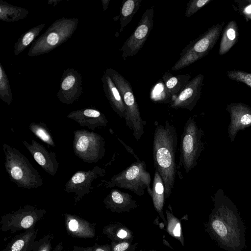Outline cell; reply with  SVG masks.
I'll list each match as a JSON object with an SVG mask.
<instances>
[{
	"label": "cell",
	"instance_id": "ac0fdd59",
	"mask_svg": "<svg viewBox=\"0 0 251 251\" xmlns=\"http://www.w3.org/2000/svg\"><path fill=\"white\" fill-rule=\"evenodd\" d=\"M150 195L152 198L155 208L159 214L162 215V210L165 199V187L160 175L156 170L154 175L151 192Z\"/></svg>",
	"mask_w": 251,
	"mask_h": 251
},
{
	"label": "cell",
	"instance_id": "ba28073f",
	"mask_svg": "<svg viewBox=\"0 0 251 251\" xmlns=\"http://www.w3.org/2000/svg\"><path fill=\"white\" fill-rule=\"evenodd\" d=\"M198 128L191 118L186 121L180 143L179 162L177 171L181 169L188 173L196 163L199 149Z\"/></svg>",
	"mask_w": 251,
	"mask_h": 251
},
{
	"label": "cell",
	"instance_id": "9a60e30c",
	"mask_svg": "<svg viewBox=\"0 0 251 251\" xmlns=\"http://www.w3.org/2000/svg\"><path fill=\"white\" fill-rule=\"evenodd\" d=\"M103 90L113 110L122 119H125L126 108L120 91L109 75L105 73L102 77Z\"/></svg>",
	"mask_w": 251,
	"mask_h": 251
},
{
	"label": "cell",
	"instance_id": "8fae6325",
	"mask_svg": "<svg viewBox=\"0 0 251 251\" xmlns=\"http://www.w3.org/2000/svg\"><path fill=\"white\" fill-rule=\"evenodd\" d=\"M203 80L202 74L190 79L179 93L172 98L171 107L192 110L201 96Z\"/></svg>",
	"mask_w": 251,
	"mask_h": 251
},
{
	"label": "cell",
	"instance_id": "1f68e13d",
	"mask_svg": "<svg viewBox=\"0 0 251 251\" xmlns=\"http://www.w3.org/2000/svg\"><path fill=\"white\" fill-rule=\"evenodd\" d=\"M245 11L249 14L251 13V5L248 7L246 9Z\"/></svg>",
	"mask_w": 251,
	"mask_h": 251
},
{
	"label": "cell",
	"instance_id": "d6a6232c",
	"mask_svg": "<svg viewBox=\"0 0 251 251\" xmlns=\"http://www.w3.org/2000/svg\"><path fill=\"white\" fill-rule=\"evenodd\" d=\"M96 251H105L104 250L101 249V248H98Z\"/></svg>",
	"mask_w": 251,
	"mask_h": 251
},
{
	"label": "cell",
	"instance_id": "7a4b0ae2",
	"mask_svg": "<svg viewBox=\"0 0 251 251\" xmlns=\"http://www.w3.org/2000/svg\"><path fill=\"white\" fill-rule=\"evenodd\" d=\"M206 230L219 247L226 251H243L246 248L244 222L234 209L219 208L213 210Z\"/></svg>",
	"mask_w": 251,
	"mask_h": 251
},
{
	"label": "cell",
	"instance_id": "52a82bcc",
	"mask_svg": "<svg viewBox=\"0 0 251 251\" xmlns=\"http://www.w3.org/2000/svg\"><path fill=\"white\" fill-rule=\"evenodd\" d=\"M73 148L75 154L84 162L95 163L105 155V140L100 135L86 129L73 131Z\"/></svg>",
	"mask_w": 251,
	"mask_h": 251
},
{
	"label": "cell",
	"instance_id": "277c9868",
	"mask_svg": "<svg viewBox=\"0 0 251 251\" xmlns=\"http://www.w3.org/2000/svg\"><path fill=\"white\" fill-rule=\"evenodd\" d=\"M110 76L121 94L126 108L125 120L126 126L133 131V135L139 142L144 133L145 123L130 83L122 75L113 69L105 72Z\"/></svg>",
	"mask_w": 251,
	"mask_h": 251
},
{
	"label": "cell",
	"instance_id": "d4e9b609",
	"mask_svg": "<svg viewBox=\"0 0 251 251\" xmlns=\"http://www.w3.org/2000/svg\"><path fill=\"white\" fill-rule=\"evenodd\" d=\"M37 33L36 30H32L26 32L22 38L20 47L23 49L27 46L33 40Z\"/></svg>",
	"mask_w": 251,
	"mask_h": 251
},
{
	"label": "cell",
	"instance_id": "4dcf8cb0",
	"mask_svg": "<svg viewBox=\"0 0 251 251\" xmlns=\"http://www.w3.org/2000/svg\"><path fill=\"white\" fill-rule=\"evenodd\" d=\"M117 235L121 239H124L127 236V233L126 230L121 229L118 232Z\"/></svg>",
	"mask_w": 251,
	"mask_h": 251
},
{
	"label": "cell",
	"instance_id": "ffe728a7",
	"mask_svg": "<svg viewBox=\"0 0 251 251\" xmlns=\"http://www.w3.org/2000/svg\"><path fill=\"white\" fill-rule=\"evenodd\" d=\"M31 132L37 138L45 143L52 147H55L56 145L46 124L43 122L36 123L32 122L29 126Z\"/></svg>",
	"mask_w": 251,
	"mask_h": 251
},
{
	"label": "cell",
	"instance_id": "7402d4cb",
	"mask_svg": "<svg viewBox=\"0 0 251 251\" xmlns=\"http://www.w3.org/2000/svg\"><path fill=\"white\" fill-rule=\"evenodd\" d=\"M211 0H190L187 4L185 16H192L202 7L206 5Z\"/></svg>",
	"mask_w": 251,
	"mask_h": 251
},
{
	"label": "cell",
	"instance_id": "603a6c76",
	"mask_svg": "<svg viewBox=\"0 0 251 251\" xmlns=\"http://www.w3.org/2000/svg\"><path fill=\"white\" fill-rule=\"evenodd\" d=\"M22 236L14 242L8 251H25L27 246V235Z\"/></svg>",
	"mask_w": 251,
	"mask_h": 251
},
{
	"label": "cell",
	"instance_id": "f1b7e54d",
	"mask_svg": "<svg viewBox=\"0 0 251 251\" xmlns=\"http://www.w3.org/2000/svg\"><path fill=\"white\" fill-rule=\"evenodd\" d=\"M241 123L244 125H248L251 123V115L250 114H245L243 115L241 119Z\"/></svg>",
	"mask_w": 251,
	"mask_h": 251
},
{
	"label": "cell",
	"instance_id": "5bb4252c",
	"mask_svg": "<svg viewBox=\"0 0 251 251\" xmlns=\"http://www.w3.org/2000/svg\"><path fill=\"white\" fill-rule=\"evenodd\" d=\"M103 201L106 207L113 211H128L137 205L131 195L115 188L110 191Z\"/></svg>",
	"mask_w": 251,
	"mask_h": 251
},
{
	"label": "cell",
	"instance_id": "d6986e66",
	"mask_svg": "<svg viewBox=\"0 0 251 251\" xmlns=\"http://www.w3.org/2000/svg\"><path fill=\"white\" fill-rule=\"evenodd\" d=\"M142 0H127L122 4L120 15V31L132 20L133 17L140 8Z\"/></svg>",
	"mask_w": 251,
	"mask_h": 251
},
{
	"label": "cell",
	"instance_id": "4fadbf2b",
	"mask_svg": "<svg viewBox=\"0 0 251 251\" xmlns=\"http://www.w3.org/2000/svg\"><path fill=\"white\" fill-rule=\"evenodd\" d=\"M67 117L82 126H86L93 131L99 127H105L108 121L105 115L95 109L86 108L71 112Z\"/></svg>",
	"mask_w": 251,
	"mask_h": 251
},
{
	"label": "cell",
	"instance_id": "3957f363",
	"mask_svg": "<svg viewBox=\"0 0 251 251\" xmlns=\"http://www.w3.org/2000/svg\"><path fill=\"white\" fill-rule=\"evenodd\" d=\"M4 168L10 180L18 187L30 189L37 188L43 184L39 173L29 160L19 150L3 143Z\"/></svg>",
	"mask_w": 251,
	"mask_h": 251
},
{
	"label": "cell",
	"instance_id": "6da1fadb",
	"mask_svg": "<svg viewBox=\"0 0 251 251\" xmlns=\"http://www.w3.org/2000/svg\"><path fill=\"white\" fill-rule=\"evenodd\" d=\"M177 135L175 126L166 120L164 125L155 127L152 156L154 168L160 175L165 187V198H168L174 187L177 167L176 153Z\"/></svg>",
	"mask_w": 251,
	"mask_h": 251
},
{
	"label": "cell",
	"instance_id": "30bf717a",
	"mask_svg": "<svg viewBox=\"0 0 251 251\" xmlns=\"http://www.w3.org/2000/svg\"><path fill=\"white\" fill-rule=\"evenodd\" d=\"M105 174V170L99 166L88 171H78L66 183L65 191L74 194L75 201L77 202L91 192L93 181Z\"/></svg>",
	"mask_w": 251,
	"mask_h": 251
},
{
	"label": "cell",
	"instance_id": "cb8c5ba5",
	"mask_svg": "<svg viewBox=\"0 0 251 251\" xmlns=\"http://www.w3.org/2000/svg\"><path fill=\"white\" fill-rule=\"evenodd\" d=\"M168 228L169 231L170 232V234L177 238L181 237V229L180 224L177 219L170 220Z\"/></svg>",
	"mask_w": 251,
	"mask_h": 251
},
{
	"label": "cell",
	"instance_id": "8992f818",
	"mask_svg": "<svg viewBox=\"0 0 251 251\" xmlns=\"http://www.w3.org/2000/svg\"><path fill=\"white\" fill-rule=\"evenodd\" d=\"M222 28L223 24L215 25L190 42L182 50L179 58L171 70L178 71L206 55L216 44Z\"/></svg>",
	"mask_w": 251,
	"mask_h": 251
},
{
	"label": "cell",
	"instance_id": "e0dca14e",
	"mask_svg": "<svg viewBox=\"0 0 251 251\" xmlns=\"http://www.w3.org/2000/svg\"><path fill=\"white\" fill-rule=\"evenodd\" d=\"M238 37L236 22L231 21L226 25L221 38L219 54L223 55L227 52L236 43Z\"/></svg>",
	"mask_w": 251,
	"mask_h": 251
},
{
	"label": "cell",
	"instance_id": "9c48e42d",
	"mask_svg": "<svg viewBox=\"0 0 251 251\" xmlns=\"http://www.w3.org/2000/svg\"><path fill=\"white\" fill-rule=\"evenodd\" d=\"M153 17V7L144 12L136 29L120 50L124 60L136 55L142 48L152 28Z\"/></svg>",
	"mask_w": 251,
	"mask_h": 251
},
{
	"label": "cell",
	"instance_id": "7c38bea8",
	"mask_svg": "<svg viewBox=\"0 0 251 251\" xmlns=\"http://www.w3.org/2000/svg\"><path fill=\"white\" fill-rule=\"evenodd\" d=\"M22 143L30 152L36 162L48 174L52 176L56 175L59 168V163L56 159L55 152L48 151L42 144L34 139L31 144L26 141Z\"/></svg>",
	"mask_w": 251,
	"mask_h": 251
},
{
	"label": "cell",
	"instance_id": "44dd1931",
	"mask_svg": "<svg viewBox=\"0 0 251 251\" xmlns=\"http://www.w3.org/2000/svg\"><path fill=\"white\" fill-rule=\"evenodd\" d=\"M227 75L230 79L242 82L251 88V73L232 70L227 71Z\"/></svg>",
	"mask_w": 251,
	"mask_h": 251
},
{
	"label": "cell",
	"instance_id": "2e32d148",
	"mask_svg": "<svg viewBox=\"0 0 251 251\" xmlns=\"http://www.w3.org/2000/svg\"><path fill=\"white\" fill-rule=\"evenodd\" d=\"M190 78V74L173 75L169 71L165 73L162 76L166 90L172 99L185 87Z\"/></svg>",
	"mask_w": 251,
	"mask_h": 251
},
{
	"label": "cell",
	"instance_id": "f546056e",
	"mask_svg": "<svg viewBox=\"0 0 251 251\" xmlns=\"http://www.w3.org/2000/svg\"><path fill=\"white\" fill-rule=\"evenodd\" d=\"M50 247L49 243L44 242L38 248L37 251H50Z\"/></svg>",
	"mask_w": 251,
	"mask_h": 251
},
{
	"label": "cell",
	"instance_id": "5b68a950",
	"mask_svg": "<svg viewBox=\"0 0 251 251\" xmlns=\"http://www.w3.org/2000/svg\"><path fill=\"white\" fill-rule=\"evenodd\" d=\"M151 175L146 169L145 161L137 160L128 168L113 176L106 182L105 187L116 186L128 190L138 196H142L145 194L146 189L151 195Z\"/></svg>",
	"mask_w": 251,
	"mask_h": 251
},
{
	"label": "cell",
	"instance_id": "484cf974",
	"mask_svg": "<svg viewBox=\"0 0 251 251\" xmlns=\"http://www.w3.org/2000/svg\"><path fill=\"white\" fill-rule=\"evenodd\" d=\"M75 78L73 75H67L63 80L61 83V89L64 91H68L75 85Z\"/></svg>",
	"mask_w": 251,
	"mask_h": 251
},
{
	"label": "cell",
	"instance_id": "4316f807",
	"mask_svg": "<svg viewBox=\"0 0 251 251\" xmlns=\"http://www.w3.org/2000/svg\"><path fill=\"white\" fill-rule=\"evenodd\" d=\"M47 42L50 46H55L59 42V36L58 34L55 32H51L48 35L47 37Z\"/></svg>",
	"mask_w": 251,
	"mask_h": 251
},
{
	"label": "cell",
	"instance_id": "83f0119b",
	"mask_svg": "<svg viewBox=\"0 0 251 251\" xmlns=\"http://www.w3.org/2000/svg\"><path fill=\"white\" fill-rule=\"evenodd\" d=\"M129 247V244L127 242H123L117 244L113 249V251H125Z\"/></svg>",
	"mask_w": 251,
	"mask_h": 251
}]
</instances>
